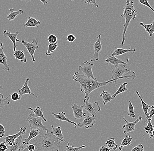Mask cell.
Wrapping results in <instances>:
<instances>
[{
    "label": "cell",
    "instance_id": "5bb4252c",
    "mask_svg": "<svg viewBox=\"0 0 154 151\" xmlns=\"http://www.w3.org/2000/svg\"><path fill=\"white\" fill-rule=\"evenodd\" d=\"M29 81V78H26L22 88L18 90V91H19L18 94H19L20 100L22 98V97L25 95H32L36 98H38V96L32 93L28 85Z\"/></svg>",
    "mask_w": 154,
    "mask_h": 151
},
{
    "label": "cell",
    "instance_id": "ab89813d",
    "mask_svg": "<svg viewBox=\"0 0 154 151\" xmlns=\"http://www.w3.org/2000/svg\"><path fill=\"white\" fill-rule=\"evenodd\" d=\"M11 98L13 101H17L18 100H20V97H19V94L16 92H14L12 93L11 95H10Z\"/></svg>",
    "mask_w": 154,
    "mask_h": 151
},
{
    "label": "cell",
    "instance_id": "9c48e42d",
    "mask_svg": "<svg viewBox=\"0 0 154 151\" xmlns=\"http://www.w3.org/2000/svg\"><path fill=\"white\" fill-rule=\"evenodd\" d=\"M142 117L140 115H138L137 119L133 122H129L127 121L125 118H123V120L126 122V124L122 126V128L124 129V133L125 134H131L132 131H134L136 125L137 123L140 122L142 120Z\"/></svg>",
    "mask_w": 154,
    "mask_h": 151
},
{
    "label": "cell",
    "instance_id": "4fadbf2b",
    "mask_svg": "<svg viewBox=\"0 0 154 151\" xmlns=\"http://www.w3.org/2000/svg\"><path fill=\"white\" fill-rule=\"evenodd\" d=\"M72 108L73 110V115L75 120L84 118L86 116V113H84L83 105L80 106L75 103L72 104Z\"/></svg>",
    "mask_w": 154,
    "mask_h": 151
},
{
    "label": "cell",
    "instance_id": "681fc988",
    "mask_svg": "<svg viewBox=\"0 0 154 151\" xmlns=\"http://www.w3.org/2000/svg\"><path fill=\"white\" fill-rule=\"evenodd\" d=\"M25 146L24 145H23L21 148L19 149V151H29L27 147H25Z\"/></svg>",
    "mask_w": 154,
    "mask_h": 151
},
{
    "label": "cell",
    "instance_id": "f35d334b",
    "mask_svg": "<svg viewBox=\"0 0 154 151\" xmlns=\"http://www.w3.org/2000/svg\"><path fill=\"white\" fill-rule=\"evenodd\" d=\"M138 1H139L140 3L141 4L149 8L151 10H152V11H154L153 8H152V6L149 4L148 0H138Z\"/></svg>",
    "mask_w": 154,
    "mask_h": 151
},
{
    "label": "cell",
    "instance_id": "ee69618b",
    "mask_svg": "<svg viewBox=\"0 0 154 151\" xmlns=\"http://www.w3.org/2000/svg\"><path fill=\"white\" fill-rule=\"evenodd\" d=\"M8 150V146L5 142H2L0 143V151H6Z\"/></svg>",
    "mask_w": 154,
    "mask_h": 151
},
{
    "label": "cell",
    "instance_id": "9a60e30c",
    "mask_svg": "<svg viewBox=\"0 0 154 151\" xmlns=\"http://www.w3.org/2000/svg\"><path fill=\"white\" fill-rule=\"evenodd\" d=\"M7 60V57L4 52L3 44L2 42H0V64L3 65V71L8 72L10 71V68L8 64Z\"/></svg>",
    "mask_w": 154,
    "mask_h": 151
},
{
    "label": "cell",
    "instance_id": "4dcf8cb0",
    "mask_svg": "<svg viewBox=\"0 0 154 151\" xmlns=\"http://www.w3.org/2000/svg\"><path fill=\"white\" fill-rule=\"evenodd\" d=\"M140 25L143 27L145 31L149 34L150 37L152 36L154 32V22L153 21L151 24H145L143 23H140Z\"/></svg>",
    "mask_w": 154,
    "mask_h": 151
},
{
    "label": "cell",
    "instance_id": "cb8c5ba5",
    "mask_svg": "<svg viewBox=\"0 0 154 151\" xmlns=\"http://www.w3.org/2000/svg\"><path fill=\"white\" fill-rule=\"evenodd\" d=\"M27 19V21L24 25L25 27H38V25L41 23L39 20H37L35 18L28 17Z\"/></svg>",
    "mask_w": 154,
    "mask_h": 151
},
{
    "label": "cell",
    "instance_id": "30bf717a",
    "mask_svg": "<svg viewBox=\"0 0 154 151\" xmlns=\"http://www.w3.org/2000/svg\"><path fill=\"white\" fill-rule=\"evenodd\" d=\"M26 128L25 126L22 127L20 128L19 132L14 134L8 135L5 137V142L8 146H12L14 144L15 140L22 135H24L26 134Z\"/></svg>",
    "mask_w": 154,
    "mask_h": 151
},
{
    "label": "cell",
    "instance_id": "7dc6e473",
    "mask_svg": "<svg viewBox=\"0 0 154 151\" xmlns=\"http://www.w3.org/2000/svg\"><path fill=\"white\" fill-rule=\"evenodd\" d=\"M151 108V110H150V111H149V112H148V115H149V116L150 117H152V116H153L154 114V106L153 105H152V106L150 107Z\"/></svg>",
    "mask_w": 154,
    "mask_h": 151
},
{
    "label": "cell",
    "instance_id": "d6a6232c",
    "mask_svg": "<svg viewBox=\"0 0 154 151\" xmlns=\"http://www.w3.org/2000/svg\"><path fill=\"white\" fill-rule=\"evenodd\" d=\"M127 84H128V83L125 82L120 85V87L117 89L116 92L113 95H112L113 99H115L117 95H120V94L123 93V92H126V91L128 90V88L126 87V86H127Z\"/></svg>",
    "mask_w": 154,
    "mask_h": 151
},
{
    "label": "cell",
    "instance_id": "d6986e66",
    "mask_svg": "<svg viewBox=\"0 0 154 151\" xmlns=\"http://www.w3.org/2000/svg\"><path fill=\"white\" fill-rule=\"evenodd\" d=\"M136 51L135 48H133L131 47L128 49H122L120 48L116 47L115 50L112 53L110 54V56H121L122 55L125 54L126 53H135Z\"/></svg>",
    "mask_w": 154,
    "mask_h": 151
},
{
    "label": "cell",
    "instance_id": "5b68a950",
    "mask_svg": "<svg viewBox=\"0 0 154 151\" xmlns=\"http://www.w3.org/2000/svg\"><path fill=\"white\" fill-rule=\"evenodd\" d=\"M26 121L28 122L31 128L33 129H42L46 131V133L48 132V127L44 125L42 123V121H43V119L41 118H36L33 113H30Z\"/></svg>",
    "mask_w": 154,
    "mask_h": 151
},
{
    "label": "cell",
    "instance_id": "f6af8a7d",
    "mask_svg": "<svg viewBox=\"0 0 154 151\" xmlns=\"http://www.w3.org/2000/svg\"><path fill=\"white\" fill-rule=\"evenodd\" d=\"M76 38L74 35L70 34L67 36V40L68 42H70V43H73L75 40Z\"/></svg>",
    "mask_w": 154,
    "mask_h": 151
},
{
    "label": "cell",
    "instance_id": "7bdbcfd3",
    "mask_svg": "<svg viewBox=\"0 0 154 151\" xmlns=\"http://www.w3.org/2000/svg\"><path fill=\"white\" fill-rule=\"evenodd\" d=\"M131 151H144V146L142 144H139L134 147Z\"/></svg>",
    "mask_w": 154,
    "mask_h": 151
},
{
    "label": "cell",
    "instance_id": "7402d4cb",
    "mask_svg": "<svg viewBox=\"0 0 154 151\" xmlns=\"http://www.w3.org/2000/svg\"><path fill=\"white\" fill-rule=\"evenodd\" d=\"M51 128H52V131H51V132L57 138L60 142H65L64 140V137L63 134L60 127L58 126L55 128L53 125H51Z\"/></svg>",
    "mask_w": 154,
    "mask_h": 151
},
{
    "label": "cell",
    "instance_id": "e0dca14e",
    "mask_svg": "<svg viewBox=\"0 0 154 151\" xmlns=\"http://www.w3.org/2000/svg\"><path fill=\"white\" fill-rule=\"evenodd\" d=\"M136 94L137 95L140 100V101H141L142 109H143V111H144L145 118H146V120L145 121V122L146 121H152V117H150L148 115V110H149V108H150L151 106L144 101V100H143L142 97L140 95L138 91H136Z\"/></svg>",
    "mask_w": 154,
    "mask_h": 151
},
{
    "label": "cell",
    "instance_id": "11a10c76",
    "mask_svg": "<svg viewBox=\"0 0 154 151\" xmlns=\"http://www.w3.org/2000/svg\"><path fill=\"white\" fill-rule=\"evenodd\" d=\"M57 151H59V150H57Z\"/></svg>",
    "mask_w": 154,
    "mask_h": 151
},
{
    "label": "cell",
    "instance_id": "277c9868",
    "mask_svg": "<svg viewBox=\"0 0 154 151\" xmlns=\"http://www.w3.org/2000/svg\"><path fill=\"white\" fill-rule=\"evenodd\" d=\"M128 61L129 59L128 58L125 64H120L116 67H111L112 68V76L110 79L115 80L116 82L118 80L123 79L134 80L136 77L135 73L134 71H131L126 68Z\"/></svg>",
    "mask_w": 154,
    "mask_h": 151
},
{
    "label": "cell",
    "instance_id": "52a82bcc",
    "mask_svg": "<svg viewBox=\"0 0 154 151\" xmlns=\"http://www.w3.org/2000/svg\"><path fill=\"white\" fill-rule=\"evenodd\" d=\"M83 105L84 109L85 110L91 115H95L101 110V107L97 101H95L93 103L89 102L88 101L84 99Z\"/></svg>",
    "mask_w": 154,
    "mask_h": 151
},
{
    "label": "cell",
    "instance_id": "c3c4849f",
    "mask_svg": "<svg viewBox=\"0 0 154 151\" xmlns=\"http://www.w3.org/2000/svg\"><path fill=\"white\" fill-rule=\"evenodd\" d=\"M100 151H110V149L108 147L103 146L100 148Z\"/></svg>",
    "mask_w": 154,
    "mask_h": 151
},
{
    "label": "cell",
    "instance_id": "7c38bea8",
    "mask_svg": "<svg viewBox=\"0 0 154 151\" xmlns=\"http://www.w3.org/2000/svg\"><path fill=\"white\" fill-rule=\"evenodd\" d=\"M96 118H97L96 116L94 115H91V116H86L84 118L82 122L78 124V126L80 128L84 127L85 129H89L93 127L96 122Z\"/></svg>",
    "mask_w": 154,
    "mask_h": 151
},
{
    "label": "cell",
    "instance_id": "8992f818",
    "mask_svg": "<svg viewBox=\"0 0 154 151\" xmlns=\"http://www.w3.org/2000/svg\"><path fill=\"white\" fill-rule=\"evenodd\" d=\"M16 42L22 43L23 45L26 47L29 53L31 56L32 61L33 62H35V60L34 56L35 52L36 50H38L39 48V47L38 46V40L36 38H34L31 43H29L24 40H19V39H17Z\"/></svg>",
    "mask_w": 154,
    "mask_h": 151
},
{
    "label": "cell",
    "instance_id": "1f68e13d",
    "mask_svg": "<svg viewBox=\"0 0 154 151\" xmlns=\"http://www.w3.org/2000/svg\"><path fill=\"white\" fill-rule=\"evenodd\" d=\"M154 127L153 125L152 124L151 121H148V124H147V126L144 128L145 133L149 134L150 138L151 139L152 138L154 137Z\"/></svg>",
    "mask_w": 154,
    "mask_h": 151
},
{
    "label": "cell",
    "instance_id": "ffe728a7",
    "mask_svg": "<svg viewBox=\"0 0 154 151\" xmlns=\"http://www.w3.org/2000/svg\"><path fill=\"white\" fill-rule=\"evenodd\" d=\"M106 56L107 57V58L105 60L106 62L108 64L113 65L114 67H116L119 64H125L126 63V62H125L123 60L118 59L116 56Z\"/></svg>",
    "mask_w": 154,
    "mask_h": 151
},
{
    "label": "cell",
    "instance_id": "db71d44e",
    "mask_svg": "<svg viewBox=\"0 0 154 151\" xmlns=\"http://www.w3.org/2000/svg\"><path fill=\"white\" fill-rule=\"evenodd\" d=\"M71 1H72V2H73V1H74V0H71Z\"/></svg>",
    "mask_w": 154,
    "mask_h": 151
},
{
    "label": "cell",
    "instance_id": "d590c367",
    "mask_svg": "<svg viewBox=\"0 0 154 151\" xmlns=\"http://www.w3.org/2000/svg\"><path fill=\"white\" fill-rule=\"evenodd\" d=\"M85 147H86L85 145H83L80 147H75L73 146V145H70L69 142H67L66 151H80L81 149L85 148Z\"/></svg>",
    "mask_w": 154,
    "mask_h": 151
},
{
    "label": "cell",
    "instance_id": "f1b7e54d",
    "mask_svg": "<svg viewBox=\"0 0 154 151\" xmlns=\"http://www.w3.org/2000/svg\"><path fill=\"white\" fill-rule=\"evenodd\" d=\"M106 145L110 150H116L118 149V145L115 142V138L114 137H109L106 142Z\"/></svg>",
    "mask_w": 154,
    "mask_h": 151
},
{
    "label": "cell",
    "instance_id": "ac0fdd59",
    "mask_svg": "<svg viewBox=\"0 0 154 151\" xmlns=\"http://www.w3.org/2000/svg\"><path fill=\"white\" fill-rule=\"evenodd\" d=\"M19 32V31H17L14 33H11L8 31L7 30H5L3 32V36L6 38L8 37L13 43V46H14L13 52L16 50V47H18L16 45V39H17V36H18Z\"/></svg>",
    "mask_w": 154,
    "mask_h": 151
},
{
    "label": "cell",
    "instance_id": "b9f144b4",
    "mask_svg": "<svg viewBox=\"0 0 154 151\" xmlns=\"http://www.w3.org/2000/svg\"><path fill=\"white\" fill-rule=\"evenodd\" d=\"M5 128L0 123V137L2 138L5 135Z\"/></svg>",
    "mask_w": 154,
    "mask_h": 151
},
{
    "label": "cell",
    "instance_id": "4316f807",
    "mask_svg": "<svg viewBox=\"0 0 154 151\" xmlns=\"http://www.w3.org/2000/svg\"><path fill=\"white\" fill-rule=\"evenodd\" d=\"M8 11H10V13L7 17V18L9 21H13L18 15L19 14H23L24 12L23 10L22 9H19L16 11H14V9L13 8H10Z\"/></svg>",
    "mask_w": 154,
    "mask_h": 151
},
{
    "label": "cell",
    "instance_id": "ba28073f",
    "mask_svg": "<svg viewBox=\"0 0 154 151\" xmlns=\"http://www.w3.org/2000/svg\"><path fill=\"white\" fill-rule=\"evenodd\" d=\"M83 64V66H79V70L82 71L83 73V74L87 77L91 78L94 80H97L96 78L94 77L92 72V68L94 66V65L87 61H85Z\"/></svg>",
    "mask_w": 154,
    "mask_h": 151
},
{
    "label": "cell",
    "instance_id": "44dd1931",
    "mask_svg": "<svg viewBox=\"0 0 154 151\" xmlns=\"http://www.w3.org/2000/svg\"><path fill=\"white\" fill-rule=\"evenodd\" d=\"M40 134V132L38 129H33L31 128V130L29 132V137L24 139L23 142H22V144L24 146L29 145L30 141L31 139L37 137Z\"/></svg>",
    "mask_w": 154,
    "mask_h": 151
},
{
    "label": "cell",
    "instance_id": "484cf974",
    "mask_svg": "<svg viewBox=\"0 0 154 151\" xmlns=\"http://www.w3.org/2000/svg\"><path fill=\"white\" fill-rule=\"evenodd\" d=\"M27 109L31 111H32L35 117L36 116V117L42 118L44 122H47V120L45 118L44 115H43V110L38 106H37L35 109H33L32 107H29Z\"/></svg>",
    "mask_w": 154,
    "mask_h": 151
},
{
    "label": "cell",
    "instance_id": "83f0119b",
    "mask_svg": "<svg viewBox=\"0 0 154 151\" xmlns=\"http://www.w3.org/2000/svg\"><path fill=\"white\" fill-rule=\"evenodd\" d=\"M100 97L103 100L102 102L104 105H106L107 103L110 102L111 101L113 100L112 95L107 91H102L100 95Z\"/></svg>",
    "mask_w": 154,
    "mask_h": 151
},
{
    "label": "cell",
    "instance_id": "74e56055",
    "mask_svg": "<svg viewBox=\"0 0 154 151\" xmlns=\"http://www.w3.org/2000/svg\"><path fill=\"white\" fill-rule=\"evenodd\" d=\"M48 42L50 43H57V37L54 35L50 34L48 35Z\"/></svg>",
    "mask_w": 154,
    "mask_h": 151
},
{
    "label": "cell",
    "instance_id": "2e32d148",
    "mask_svg": "<svg viewBox=\"0 0 154 151\" xmlns=\"http://www.w3.org/2000/svg\"><path fill=\"white\" fill-rule=\"evenodd\" d=\"M52 115H53L56 119L59 120L60 122H67V123H69V124H72V125H73L75 126V128H76L77 125V123L75 122H72V121H71L69 118H67V117L65 116V115H66V113H65V112H59V113H58L53 112V113H52Z\"/></svg>",
    "mask_w": 154,
    "mask_h": 151
},
{
    "label": "cell",
    "instance_id": "e575fe53",
    "mask_svg": "<svg viewBox=\"0 0 154 151\" xmlns=\"http://www.w3.org/2000/svg\"><path fill=\"white\" fill-rule=\"evenodd\" d=\"M58 43H50L48 47V50L46 53V55L48 56H50L56 50L58 47Z\"/></svg>",
    "mask_w": 154,
    "mask_h": 151
},
{
    "label": "cell",
    "instance_id": "603a6c76",
    "mask_svg": "<svg viewBox=\"0 0 154 151\" xmlns=\"http://www.w3.org/2000/svg\"><path fill=\"white\" fill-rule=\"evenodd\" d=\"M23 137V135L19 136L15 140L14 144L13 146H8V151H19V149L23 146V144L22 143Z\"/></svg>",
    "mask_w": 154,
    "mask_h": 151
},
{
    "label": "cell",
    "instance_id": "3957f363",
    "mask_svg": "<svg viewBox=\"0 0 154 151\" xmlns=\"http://www.w3.org/2000/svg\"><path fill=\"white\" fill-rule=\"evenodd\" d=\"M124 12L120 16L125 19V23L124 25V30L123 32V39L121 42V46H125V39H126V32L130 22L136 18L137 11L134 6V2L130 0H126V4L124 7Z\"/></svg>",
    "mask_w": 154,
    "mask_h": 151
},
{
    "label": "cell",
    "instance_id": "816d5d0a",
    "mask_svg": "<svg viewBox=\"0 0 154 151\" xmlns=\"http://www.w3.org/2000/svg\"><path fill=\"white\" fill-rule=\"evenodd\" d=\"M20 1H23L25 2H30L31 0H20Z\"/></svg>",
    "mask_w": 154,
    "mask_h": 151
},
{
    "label": "cell",
    "instance_id": "836d02e7",
    "mask_svg": "<svg viewBox=\"0 0 154 151\" xmlns=\"http://www.w3.org/2000/svg\"><path fill=\"white\" fill-rule=\"evenodd\" d=\"M10 95H8L7 98H5L4 95L0 93V108L7 105L9 104L10 103Z\"/></svg>",
    "mask_w": 154,
    "mask_h": 151
},
{
    "label": "cell",
    "instance_id": "f907efd6",
    "mask_svg": "<svg viewBox=\"0 0 154 151\" xmlns=\"http://www.w3.org/2000/svg\"><path fill=\"white\" fill-rule=\"evenodd\" d=\"M43 5H45L46 4H48V0H40Z\"/></svg>",
    "mask_w": 154,
    "mask_h": 151
},
{
    "label": "cell",
    "instance_id": "d4e9b609",
    "mask_svg": "<svg viewBox=\"0 0 154 151\" xmlns=\"http://www.w3.org/2000/svg\"><path fill=\"white\" fill-rule=\"evenodd\" d=\"M123 141L121 142L120 146L118 148V150L122 151V149L124 147L132 145L131 142L132 141L133 138L131 137V134H126Z\"/></svg>",
    "mask_w": 154,
    "mask_h": 151
},
{
    "label": "cell",
    "instance_id": "f5cc1de1",
    "mask_svg": "<svg viewBox=\"0 0 154 151\" xmlns=\"http://www.w3.org/2000/svg\"><path fill=\"white\" fill-rule=\"evenodd\" d=\"M0 89H2V90H3V88L1 85H0Z\"/></svg>",
    "mask_w": 154,
    "mask_h": 151
},
{
    "label": "cell",
    "instance_id": "7a4b0ae2",
    "mask_svg": "<svg viewBox=\"0 0 154 151\" xmlns=\"http://www.w3.org/2000/svg\"><path fill=\"white\" fill-rule=\"evenodd\" d=\"M35 149L40 151H57L60 142L51 132L38 135L34 140Z\"/></svg>",
    "mask_w": 154,
    "mask_h": 151
},
{
    "label": "cell",
    "instance_id": "8d00e7d4",
    "mask_svg": "<svg viewBox=\"0 0 154 151\" xmlns=\"http://www.w3.org/2000/svg\"><path fill=\"white\" fill-rule=\"evenodd\" d=\"M128 115L133 118H135L134 107L131 101H129L128 112Z\"/></svg>",
    "mask_w": 154,
    "mask_h": 151
},
{
    "label": "cell",
    "instance_id": "60d3db41",
    "mask_svg": "<svg viewBox=\"0 0 154 151\" xmlns=\"http://www.w3.org/2000/svg\"><path fill=\"white\" fill-rule=\"evenodd\" d=\"M84 3L87 4L88 5L93 4L97 8H99V5L96 3V0H83Z\"/></svg>",
    "mask_w": 154,
    "mask_h": 151
},
{
    "label": "cell",
    "instance_id": "f546056e",
    "mask_svg": "<svg viewBox=\"0 0 154 151\" xmlns=\"http://www.w3.org/2000/svg\"><path fill=\"white\" fill-rule=\"evenodd\" d=\"M13 55L15 59L20 60L22 62L26 63L27 59L25 56L23 50H16L13 52Z\"/></svg>",
    "mask_w": 154,
    "mask_h": 151
},
{
    "label": "cell",
    "instance_id": "6da1fadb",
    "mask_svg": "<svg viewBox=\"0 0 154 151\" xmlns=\"http://www.w3.org/2000/svg\"><path fill=\"white\" fill-rule=\"evenodd\" d=\"M73 80L79 83L80 85L81 91L84 95L85 99L89 101V95L92 91L105 86L109 83L114 82V85L116 86V82L115 80L110 79L104 82H99L91 78H88L78 72H75L72 77Z\"/></svg>",
    "mask_w": 154,
    "mask_h": 151
},
{
    "label": "cell",
    "instance_id": "bcb514c9",
    "mask_svg": "<svg viewBox=\"0 0 154 151\" xmlns=\"http://www.w3.org/2000/svg\"><path fill=\"white\" fill-rule=\"evenodd\" d=\"M28 146L27 149L29 151H35V147L34 145L33 144L30 143V144H29Z\"/></svg>",
    "mask_w": 154,
    "mask_h": 151
},
{
    "label": "cell",
    "instance_id": "8fae6325",
    "mask_svg": "<svg viewBox=\"0 0 154 151\" xmlns=\"http://www.w3.org/2000/svg\"><path fill=\"white\" fill-rule=\"evenodd\" d=\"M101 34H100L97 38V40L93 45L94 54L90 58V61L92 62L98 61L99 60V55L102 50V46L101 42Z\"/></svg>",
    "mask_w": 154,
    "mask_h": 151
}]
</instances>
